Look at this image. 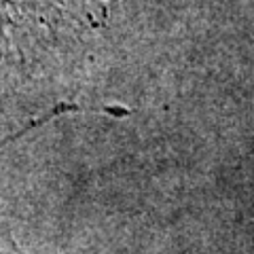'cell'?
Returning a JSON list of instances; mask_svg holds the SVG:
<instances>
[{
    "label": "cell",
    "mask_w": 254,
    "mask_h": 254,
    "mask_svg": "<svg viewBox=\"0 0 254 254\" xmlns=\"http://www.w3.org/2000/svg\"><path fill=\"white\" fill-rule=\"evenodd\" d=\"M78 110H81V106H76V104H70V102H64V104H58V106H53L51 110H47L45 115L36 117V119H32V121H30L28 125L19 127L17 131H13V133H9V136L0 138V148L9 146L11 142H17L19 138H23V136H26V133H30L32 129H36V127H41V125H45V123H49L51 119H55V117H60V115H64V113H78ZM0 235H2L4 240H9V242H11L9 233H6L2 227H0Z\"/></svg>",
    "instance_id": "cell-1"
}]
</instances>
